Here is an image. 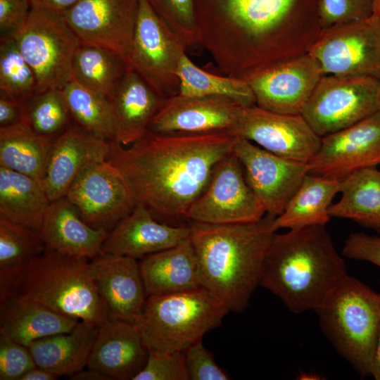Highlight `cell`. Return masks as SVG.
<instances>
[{"mask_svg": "<svg viewBox=\"0 0 380 380\" xmlns=\"http://www.w3.org/2000/svg\"><path fill=\"white\" fill-rule=\"evenodd\" d=\"M31 8L30 0H0V37L15 33L25 21Z\"/></svg>", "mask_w": 380, "mask_h": 380, "instance_id": "f6af8a7d", "label": "cell"}, {"mask_svg": "<svg viewBox=\"0 0 380 380\" xmlns=\"http://www.w3.org/2000/svg\"><path fill=\"white\" fill-rule=\"evenodd\" d=\"M377 106H378V110H380V89L378 94Z\"/></svg>", "mask_w": 380, "mask_h": 380, "instance_id": "f5cc1de1", "label": "cell"}, {"mask_svg": "<svg viewBox=\"0 0 380 380\" xmlns=\"http://www.w3.org/2000/svg\"><path fill=\"white\" fill-rule=\"evenodd\" d=\"M230 312L204 287L147 296L134 324L148 353L165 355L184 350L218 327Z\"/></svg>", "mask_w": 380, "mask_h": 380, "instance_id": "8992f818", "label": "cell"}, {"mask_svg": "<svg viewBox=\"0 0 380 380\" xmlns=\"http://www.w3.org/2000/svg\"><path fill=\"white\" fill-rule=\"evenodd\" d=\"M37 365L27 346L0 334V379L20 380Z\"/></svg>", "mask_w": 380, "mask_h": 380, "instance_id": "60d3db41", "label": "cell"}, {"mask_svg": "<svg viewBox=\"0 0 380 380\" xmlns=\"http://www.w3.org/2000/svg\"><path fill=\"white\" fill-rule=\"evenodd\" d=\"M189 234V224L162 222L148 209L136 205L110 232L102 251L141 259L180 243Z\"/></svg>", "mask_w": 380, "mask_h": 380, "instance_id": "7402d4cb", "label": "cell"}, {"mask_svg": "<svg viewBox=\"0 0 380 380\" xmlns=\"http://www.w3.org/2000/svg\"><path fill=\"white\" fill-rule=\"evenodd\" d=\"M153 8L186 49L198 46L196 39L194 0H148Z\"/></svg>", "mask_w": 380, "mask_h": 380, "instance_id": "f35d334b", "label": "cell"}, {"mask_svg": "<svg viewBox=\"0 0 380 380\" xmlns=\"http://www.w3.org/2000/svg\"><path fill=\"white\" fill-rule=\"evenodd\" d=\"M50 203L42 182L0 167V217L40 231Z\"/></svg>", "mask_w": 380, "mask_h": 380, "instance_id": "f1b7e54d", "label": "cell"}, {"mask_svg": "<svg viewBox=\"0 0 380 380\" xmlns=\"http://www.w3.org/2000/svg\"><path fill=\"white\" fill-rule=\"evenodd\" d=\"M65 196L77 208L85 222L108 231H111L136 206L134 196L125 177L107 160L84 170Z\"/></svg>", "mask_w": 380, "mask_h": 380, "instance_id": "4fadbf2b", "label": "cell"}, {"mask_svg": "<svg viewBox=\"0 0 380 380\" xmlns=\"http://www.w3.org/2000/svg\"><path fill=\"white\" fill-rule=\"evenodd\" d=\"M54 139L36 134L23 122L0 127V167L43 182Z\"/></svg>", "mask_w": 380, "mask_h": 380, "instance_id": "1f68e13d", "label": "cell"}, {"mask_svg": "<svg viewBox=\"0 0 380 380\" xmlns=\"http://www.w3.org/2000/svg\"><path fill=\"white\" fill-rule=\"evenodd\" d=\"M377 232H378L379 233H380V229H378V230H377Z\"/></svg>", "mask_w": 380, "mask_h": 380, "instance_id": "db71d44e", "label": "cell"}, {"mask_svg": "<svg viewBox=\"0 0 380 380\" xmlns=\"http://www.w3.org/2000/svg\"><path fill=\"white\" fill-rule=\"evenodd\" d=\"M23 122L21 102L0 92V127Z\"/></svg>", "mask_w": 380, "mask_h": 380, "instance_id": "bcb514c9", "label": "cell"}, {"mask_svg": "<svg viewBox=\"0 0 380 380\" xmlns=\"http://www.w3.org/2000/svg\"><path fill=\"white\" fill-rule=\"evenodd\" d=\"M21 105L23 122L43 137L56 139L74 122L61 89L37 92Z\"/></svg>", "mask_w": 380, "mask_h": 380, "instance_id": "d590c367", "label": "cell"}, {"mask_svg": "<svg viewBox=\"0 0 380 380\" xmlns=\"http://www.w3.org/2000/svg\"><path fill=\"white\" fill-rule=\"evenodd\" d=\"M241 106L225 97L177 94L165 100L148 131L160 134H232Z\"/></svg>", "mask_w": 380, "mask_h": 380, "instance_id": "d6986e66", "label": "cell"}, {"mask_svg": "<svg viewBox=\"0 0 380 380\" xmlns=\"http://www.w3.org/2000/svg\"><path fill=\"white\" fill-rule=\"evenodd\" d=\"M139 264L147 296L201 286L197 255L189 238L141 258Z\"/></svg>", "mask_w": 380, "mask_h": 380, "instance_id": "4316f807", "label": "cell"}, {"mask_svg": "<svg viewBox=\"0 0 380 380\" xmlns=\"http://www.w3.org/2000/svg\"><path fill=\"white\" fill-rule=\"evenodd\" d=\"M308 53L317 61L324 75L380 80V21L373 13L359 20L326 28Z\"/></svg>", "mask_w": 380, "mask_h": 380, "instance_id": "8fae6325", "label": "cell"}, {"mask_svg": "<svg viewBox=\"0 0 380 380\" xmlns=\"http://www.w3.org/2000/svg\"><path fill=\"white\" fill-rule=\"evenodd\" d=\"M186 48L153 8L139 0L129 65L159 94H179L177 69Z\"/></svg>", "mask_w": 380, "mask_h": 380, "instance_id": "30bf717a", "label": "cell"}, {"mask_svg": "<svg viewBox=\"0 0 380 380\" xmlns=\"http://www.w3.org/2000/svg\"><path fill=\"white\" fill-rule=\"evenodd\" d=\"M296 0H194L196 39L224 75L269 66L265 51Z\"/></svg>", "mask_w": 380, "mask_h": 380, "instance_id": "7a4b0ae2", "label": "cell"}, {"mask_svg": "<svg viewBox=\"0 0 380 380\" xmlns=\"http://www.w3.org/2000/svg\"><path fill=\"white\" fill-rule=\"evenodd\" d=\"M90 271L108 319L135 324L147 298L137 259L103 252L90 260Z\"/></svg>", "mask_w": 380, "mask_h": 380, "instance_id": "ffe728a7", "label": "cell"}, {"mask_svg": "<svg viewBox=\"0 0 380 380\" xmlns=\"http://www.w3.org/2000/svg\"><path fill=\"white\" fill-rule=\"evenodd\" d=\"M371 376L376 380H380V327L372 362Z\"/></svg>", "mask_w": 380, "mask_h": 380, "instance_id": "f907efd6", "label": "cell"}, {"mask_svg": "<svg viewBox=\"0 0 380 380\" xmlns=\"http://www.w3.org/2000/svg\"><path fill=\"white\" fill-rule=\"evenodd\" d=\"M324 75L309 53L278 61L255 72L246 80L264 109L282 114L300 115L304 105Z\"/></svg>", "mask_w": 380, "mask_h": 380, "instance_id": "ac0fdd59", "label": "cell"}, {"mask_svg": "<svg viewBox=\"0 0 380 380\" xmlns=\"http://www.w3.org/2000/svg\"><path fill=\"white\" fill-rule=\"evenodd\" d=\"M275 217L235 224L189 221L202 287L220 298L229 311H244L260 284L262 265L273 234Z\"/></svg>", "mask_w": 380, "mask_h": 380, "instance_id": "277c9868", "label": "cell"}, {"mask_svg": "<svg viewBox=\"0 0 380 380\" xmlns=\"http://www.w3.org/2000/svg\"><path fill=\"white\" fill-rule=\"evenodd\" d=\"M315 311L336 352L361 378L371 376L380 327V292L348 275Z\"/></svg>", "mask_w": 380, "mask_h": 380, "instance_id": "52a82bcc", "label": "cell"}, {"mask_svg": "<svg viewBox=\"0 0 380 380\" xmlns=\"http://www.w3.org/2000/svg\"><path fill=\"white\" fill-rule=\"evenodd\" d=\"M129 66L113 51L80 44L72 62V80L110 99Z\"/></svg>", "mask_w": 380, "mask_h": 380, "instance_id": "d6a6232c", "label": "cell"}, {"mask_svg": "<svg viewBox=\"0 0 380 380\" xmlns=\"http://www.w3.org/2000/svg\"><path fill=\"white\" fill-rule=\"evenodd\" d=\"M61 91L74 122L96 136L113 140L114 122L108 97L74 80Z\"/></svg>", "mask_w": 380, "mask_h": 380, "instance_id": "e575fe53", "label": "cell"}, {"mask_svg": "<svg viewBox=\"0 0 380 380\" xmlns=\"http://www.w3.org/2000/svg\"><path fill=\"white\" fill-rule=\"evenodd\" d=\"M374 0H321L319 16L324 29L359 20L373 13Z\"/></svg>", "mask_w": 380, "mask_h": 380, "instance_id": "ab89813d", "label": "cell"}, {"mask_svg": "<svg viewBox=\"0 0 380 380\" xmlns=\"http://www.w3.org/2000/svg\"><path fill=\"white\" fill-rule=\"evenodd\" d=\"M339 180L307 174L283 213L275 217V232L279 229L326 225L331 219L329 208L339 193Z\"/></svg>", "mask_w": 380, "mask_h": 380, "instance_id": "f546056e", "label": "cell"}, {"mask_svg": "<svg viewBox=\"0 0 380 380\" xmlns=\"http://www.w3.org/2000/svg\"><path fill=\"white\" fill-rule=\"evenodd\" d=\"M338 202L331 204V217L349 219L380 229V170L376 167L356 170L340 180Z\"/></svg>", "mask_w": 380, "mask_h": 380, "instance_id": "4dcf8cb0", "label": "cell"}, {"mask_svg": "<svg viewBox=\"0 0 380 380\" xmlns=\"http://www.w3.org/2000/svg\"><path fill=\"white\" fill-rule=\"evenodd\" d=\"M13 294L27 297L95 327L108 319L107 307L86 258L46 248L17 270L0 275V298Z\"/></svg>", "mask_w": 380, "mask_h": 380, "instance_id": "5b68a950", "label": "cell"}, {"mask_svg": "<svg viewBox=\"0 0 380 380\" xmlns=\"http://www.w3.org/2000/svg\"><path fill=\"white\" fill-rule=\"evenodd\" d=\"M373 13H375L380 21V0H374Z\"/></svg>", "mask_w": 380, "mask_h": 380, "instance_id": "816d5d0a", "label": "cell"}, {"mask_svg": "<svg viewBox=\"0 0 380 380\" xmlns=\"http://www.w3.org/2000/svg\"><path fill=\"white\" fill-rule=\"evenodd\" d=\"M348 276L326 225H312L273 234L259 286L300 314L315 311Z\"/></svg>", "mask_w": 380, "mask_h": 380, "instance_id": "3957f363", "label": "cell"}, {"mask_svg": "<svg viewBox=\"0 0 380 380\" xmlns=\"http://www.w3.org/2000/svg\"><path fill=\"white\" fill-rule=\"evenodd\" d=\"M132 380H189L184 352L148 353L144 367Z\"/></svg>", "mask_w": 380, "mask_h": 380, "instance_id": "b9f144b4", "label": "cell"}, {"mask_svg": "<svg viewBox=\"0 0 380 380\" xmlns=\"http://www.w3.org/2000/svg\"><path fill=\"white\" fill-rule=\"evenodd\" d=\"M58 377L57 374L37 366L25 374L20 380H56Z\"/></svg>", "mask_w": 380, "mask_h": 380, "instance_id": "c3c4849f", "label": "cell"}, {"mask_svg": "<svg viewBox=\"0 0 380 380\" xmlns=\"http://www.w3.org/2000/svg\"><path fill=\"white\" fill-rule=\"evenodd\" d=\"M148 357V351L134 324L108 319L99 328L87 366L111 379L132 380Z\"/></svg>", "mask_w": 380, "mask_h": 380, "instance_id": "603a6c76", "label": "cell"}, {"mask_svg": "<svg viewBox=\"0 0 380 380\" xmlns=\"http://www.w3.org/2000/svg\"><path fill=\"white\" fill-rule=\"evenodd\" d=\"M78 0H30L32 7L42 8L63 14Z\"/></svg>", "mask_w": 380, "mask_h": 380, "instance_id": "7dc6e473", "label": "cell"}, {"mask_svg": "<svg viewBox=\"0 0 380 380\" xmlns=\"http://www.w3.org/2000/svg\"><path fill=\"white\" fill-rule=\"evenodd\" d=\"M10 37L34 72L37 92L61 89L72 80V62L81 43L63 15L32 7Z\"/></svg>", "mask_w": 380, "mask_h": 380, "instance_id": "ba28073f", "label": "cell"}, {"mask_svg": "<svg viewBox=\"0 0 380 380\" xmlns=\"http://www.w3.org/2000/svg\"><path fill=\"white\" fill-rule=\"evenodd\" d=\"M45 249L39 231L0 217V275L17 270Z\"/></svg>", "mask_w": 380, "mask_h": 380, "instance_id": "8d00e7d4", "label": "cell"}, {"mask_svg": "<svg viewBox=\"0 0 380 380\" xmlns=\"http://www.w3.org/2000/svg\"><path fill=\"white\" fill-rule=\"evenodd\" d=\"M139 0H78L62 15L81 44L115 52L127 63Z\"/></svg>", "mask_w": 380, "mask_h": 380, "instance_id": "2e32d148", "label": "cell"}, {"mask_svg": "<svg viewBox=\"0 0 380 380\" xmlns=\"http://www.w3.org/2000/svg\"><path fill=\"white\" fill-rule=\"evenodd\" d=\"M167 99L129 66L110 99L114 122L113 141L126 146L139 140Z\"/></svg>", "mask_w": 380, "mask_h": 380, "instance_id": "d4e9b609", "label": "cell"}, {"mask_svg": "<svg viewBox=\"0 0 380 380\" xmlns=\"http://www.w3.org/2000/svg\"><path fill=\"white\" fill-rule=\"evenodd\" d=\"M39 232L46 248L89 260L103 253L110 233L85 222L65 196L51 201Z\"/></svg>", "mask_w": 380, "mask_h": 380, "instance_id": "cb8c5ba5", "label": "cell"}, {"mask_svg": "<svg viewBox=\"0 0 380 380\" xmlns=\"http://www.w3.org/2000/svg\"><path fill=\"white\" fill-rule=\"evenodd\" d=\"M231 133L160 134L148 131L127 148L111 141L107 160L127 181L136 205L162 222L186 220L214 167L233 152Z\"/></svg>", "mask_w": 380, "mask_h": 380, "instance_id": "6da1fadb", "label": "cell"}, {"mask_svg": "<svg viewBox=\"0 0 380 380\" xmlns=\"http://www.w3.org/2000/svg\"><path fill=\"white\" fill-rule=\"evenodd\" d=\"M185 366L189 380H228L229 376L215 362L213 353L202 340L184 350Z\"/></svg>", "mask_w": 380, "mask_h": 380, "instance_id": "7bdbcfd3", "label": "cell"}, {"mask_svg": "<svg viewBox=\"0 0 380 380\" xmlns=\"http://www.w3.org/2000/svg\"><path fill=\"white\" fill-rule=\"evenodd\" d=\"M380 80L324 75L301 110L320 138L347 128L378 111Z\"/></svg>", "mask_w": 380, "mask_h": 380, "instance_id": "9c48e42d", "label": "cell"}, {"mask_svg": "<svg viewBox=\"0 0 380 380\" xmlns=\"http://www.w3.org/2000/svg\"><path fill=\"white\" fill-rule=\"evenodd\" d=\"M98 331L80 320L70 332L39 338L28 348L37 367L70 376L87 365Z\"/></svg>", "mask_w": 380, "mask_h": 380, "instance_id": "83f0119b", "label": "cell"}, {"mask_svg": "<svg viewBox=\"0 0 380 380\" xmlns=\"http://www.w3.org/2000/svg\"><path fill=\"white\" fill-rule=\"evenodd\" d=\"M71 380H112L109 376L102 372L89 368L88 370L82 369L69 376Z\"/></svg>", "mask_w": 380, "mask_h": 380, "instance_id": "681fc988", "label": "cell"}, {"mask_svg": "<svg viewBox=\"0 0 380 380\" xmlns=\"http://www.w3.org/2000/svg\"><path fill=\"white\" fill-rule=\"evenodd\" d=\"M232 134L279 156L308 163L321 138L300 115L272 112L258 106L239 108Z\"/></svg>", "mask_w": 380, "mask_h": 380, "instance_id": "5bb4252c", "label": "cell"}, {"mask_svg": "<svg viewBox=\"0 0 380 380\" xmlns=\"http://www.w3.org/2000/svg\"><path fill=\"white\" fill-rule=\"evenodd\" d=\"M79 321L21 295L0 298V334L27 347L39 338L70 332Z\"/></svg>", "mask_w": 380, "mask_h": 380, "instance_id": "484cf974", "label": "cell"}, {"mask_svg": "<svg viewBox=\"0 0 380 380\" xmlns=\"http://www.w3.org/2000/svg\"><path fill=\"white\" fill-rule=\"evenodd\" d=\"M342 255L349 259L367 261L380 267V236L364 232L353 233L345 241Z\"/></svg>", "mask_w": 380, "mask_h": 380, "instance_id": "ee69618b", "label": "cell"}, {"mask_svg": "<svg viewBox=\"0 0 380 380\" xmlns=\"http://www.w3.org/2000/svg\"><path fill=\"white\" fill-rule=\"evenodd\" d=\"M265 214L232 152L214 167L205 190L191 205L186 219L207 224H235L258 221Z\"/></svg>", "mask_w": 380, "mask_h": 380, "instance_id": "7c38bea8", "label": "cell"}, {"mask_svg": "<svg viewBox=\"0 0 380 380\" xmlns=\"http://www.w3.org/2000/svg\"><path fill=\"white\" fill-rule=\"evenodd\" d=\"M308 164L310 174L339 181L356 170L380 165V110L322 137Z\"/></svg>", "mask_w": 380, "mask_h": 380, "instance_id": "e0dca14e", "label": "cell"}, {"mask_svg": "<svg viewBox=\"0 0 380 380\" xmlns=\"http://www.w3.org/2000/svg\"><path fill=\"white\" fill-rule=\"evenodd\" d=\"M0 92L20 102L37 92L34 72L11 37H0Z\"/></svg>", "mask_w": 380, "mask_h": 380, "instance_id": "74e56055", "label": "cell"}, {"mask_svg": "<svg viewBox=\"0 0 380 380\" xmlns=\"http://www.w3.org/2000/svg\"><path fill=\"white\" fill-rule=\"evenodd\" d=\"M179 94L186 96H220L237 103L255 105V98L248 82L229 76H220L197 66L184 53L177 69Z\"/></svg>", "mask_w": 380, "mask_h": 380, "instance_id": "836d02e7", "label": "cell"}, {"mask_svg": "<svg viewBox=\"0 0 380 380\" xmlns=\"http://www.w3.org/2000/svg\"><path fill=\"white\" fill-rule=\"evenodd\" d=\"M233 153L266 213L274 217L283 213L309 173L308 163L279 156L243 138L236 137Z\"/></svg>", "mask_w": 380, "mask_h": 380, "instance_id": "9a60e30c", "label": "cell"}, {"mask_svg": "<svg viewBox=\"0 0 380 380\" xmlns=\"http://www.w3.org/2000/svg\"><path fill=\"white\" fill-rule=\"evenodd\" d=\"M111 141L75 122L53 141L44 186L51 201L65 196L76 178L89 166L107 160Z\"/></svg>", "mask_w": 380, "mask_h": 380, "instance_id": "44dd1931", "label": "cell"}]
</instances>
